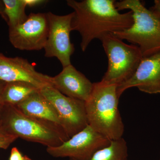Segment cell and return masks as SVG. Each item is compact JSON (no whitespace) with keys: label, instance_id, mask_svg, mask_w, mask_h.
<instances>
[{"label":"cell","instance_id":"e0dca14e","mask_svg":"<svg viewBox=\"0 0 160 160\" xmlns=\"http://www.w3.org/2000/svg\"><path fill=\"white\" fill-rule=\"evenodd\" d=\"M18 138L0 129V149H7Z\"/></svg>","mask_w":160,"mask_h":160},{"label":"cell","instance_id":"ffe728a7","mask_svg":"<svg viewBox=\"0 0 160 160\" xmlns=\"http://www.w3.org/2000/svg\"><path fill=\"white\" fill-rule=\"evenodd\" d=\"M26 6L29 7H34L42 6L47 2V1L44 0H24Z\"/></svg>","mask_w":160,"mask_h":160},{"label":"cell","instance_id":"8992f818","mask_svg":"<svg viewBox=\"0 0 160 160\" xmlns=\"http://www.w3.org/2000/svg\"><path fill=\"white\" fill-rule=\"evenodd\" d=\"M40 92L53 106L61 127L69 138L89 125L85 102L66 96L52 86L43 87Z\"/></svg>","mask_w":160,"mask_h":160},{"label":"cell","instance_id":"d6986e66","mask_svg":"<svg viewBox=\"0 0 160 160\" xmlns=\"http://www.w3.org/2000/svg\"><path fill=\"white\" fill-rule=\"evenodd\" d=\"M160 21V0H155L154 5L149 9Z\"/></svg>","mask_w":160,"mask_h":160},{"label":"cell","instance_id":"8fae6325","mask_svg":"<svg viewBox=\"0 0 160 160\" xmlns=\"http://www.w3.org/2000/svg\"><path fill=\"white\" fill-rule=\"evenodd\" d=\"M134 87L149 94L160 93V52L143 58L133 76L117 86L119 98L126 90Z\"/></svg>","mask_w":160,"mask_h":160},{"label":"cell","instance_id":"603a6c76","mask_svg":"<svg viewBox=\"0 0 160 160\" xmlns=\"http://www.w3.org/2000/svg\"><path fill=\"white\" fill-rule=\"evenodd\" d=\"M32 160L30 158H29V157H28L26 156H24V160Z\"/></svg>","mask_w":160,"mask_h":160},{"label":"cell","instance_id":"5b68a950","mask_svg":"<svg viewBox=\"0 0 160 160\" xmlns=\"http://www.w3.org/2000/svg\"><path fill=\"white\" fill-rule=\"evenodd\" d=\"M108 59L107 71L101 81L117 86L134 74L143 56L137 46L128 45L113 34L100 40Z\"/></svg>","mask_w":160,"mask_h":160},{"label":"cell","instance_id":"7402d4cb","mask_svg":"<svg viewBox=\"0 0 160 160\" xmlns=\"http://www.w3.org/2000/svg\"><path fill=\"white\" fill-rule=\"evenodd\" d=\"M4 5L2 1H0V15L4 18Z\"/></svg>","mask_w":160,"mask_h":160},{"label":"cell","instance_id":"6da1fadb","mask_svg":"<svg viewBox=\"0 0 160 160\" xmlns=\"http://www.w3.org/2000/svg\"><path fill=\"white\" fill-rule=\"evenodd\" d=\"M114 0H68V6L73 9L72 31L81 36L80 44L85 52L95 39L101 40L105 36L128 29L133 20L131 11L119 12Z\"/></svg>","mask_w":160,"mask_h":160},{"label":"cell","instance_id":"7a4b0ae2","mask_svg":"<svg viewBox=\"0 0 160 160\" xmlns=\"http://www.w3.org/2000/svg\"><path fill=\"white\" fill-rule=\"evenodd\" d=\"M119 99L117 86L101 81L93 83L91 95L85 102L89 125L111 141L121 138L124 132Z\"/></svg>","mask_w":160,"mask_h":160},{"label":"cell","instance_id":"52a82bcc","mask_svg":"<svg viewBox=\"0 0 160 160\" xmlns=\"http://www.w3.org/2000/svg\"><path fill=\"white\" fill-rule=\"evenodd\" d=\"M46 13L49 32L44 48L45 56L57 58L64 68L71 65V57L75 51L74 45L70 38L73 13L62 16L50 12Z\"/></svg>","mask_w":160,"mask_h":160},{"label":"cell","instance_id":"9c48e42d","mask_svg":"<svg viewBox=\"0 0 160 160\" xmlns=\"http://www.w3.org/2000/svg\"><path fill=\"white\" fill-rule=\"evenodd\" d=\"M49 32L46 13H31L25 22L9 28V40L20 50L34 51L44 49Z\"/></svg>","mask_w":160,"mask_h":160},{"label":"cell","instance_id":"30bf717a","mask_svg":"<svg viewBox=\"0 0 160 160\" xmlns=\"http://www.w3.org/2000/svg\"><path fill=\"white\" fill-rule=\"evenodd\" d=\"M0 80L5 82H22L41 89L52 86V77L38 72L33 64L22 58H9L0 53Z\"/></svg>","mask_w":160,"mask_h":160},{"label":"cell","instance_id":"ba28073f","mask_svg":"<svg viewBox=\"0 0 160 160\" xmlns=\"http://www.w3.org/2000/svg\"><path fill=\"white\" fill-rule=\"evenodd\" d=\"M111 141L88 125L60 146L47 147L46 151L54 158L89 160L98 150L109 146Z\"/></svg>","mask_w":160,"mask_h":160},{"label":"cell","instance_id":"3957f363","mask_svg":"<svg viewBox=\"0 0 160 160\" xmlns=\"http://www.w3.org/2000/svg\"><path fill=\"white\" fill-rule=\"evenodd\" d=\"M0 129L18 138L47 147L60 146L69 139L60 126L26 115L13 105H4Z\"/></svg>","mask_w":160,"mask_h":160},{"label":"cell","instance_id":"5bb4252c","mask_svg":"<svg viewBox=\"0 0 160 160\" xmlns=\"http://www.w3.org/2000/svg\"><path fill=\"white\" fill-rule=\"evenodd\" d=\"M40 89L30 83L22 82H6L1 95L3 105L16 106Z\"/></svg>","mask_w":160,"mask_h":160},{"label":"cell","instance_id":"44dd1931","mask_svg":"<svg viewBox=\"0 0 160 160\" xmlns=\"http://www.w3.org/2000/svg\"><path fill=\"white\" fill-rule=\"evenodd\" d=\"M5 84H6L5 82H3V81L0 80V125H1V116H2V110L3 106H4V105H3V103H2V101H1V95Z\"/></svg>","mask_w":160,"mask_h":160},{"label":"cell","instance_id":"cb8c5ba5","mask_svg":"<svg viewBox=\"0 0 160 160\" xmlns=\"http://www.w3.org/2000/svg\"><path fill=\"white\" fill-rule=\"evenodd\" d=\"M159 160H160V159Z\"/></svg>","mask_w":160,"mask_h":160},{"label":"cell","instance_id":"9a60e30c","mask_svg":"<svg viewBox=\"0 0 160 160\" xmlns=\"http://www.w3.org/2000/svg\"><path fill=\"white\" fill-rule=\"evenodd\" d=\"M4 5V19L9 28L25 22L28 18L26 14V6L24 0H3Z\"/></svg>","mask_w":160,"mask_h":160},{"label":"cell","instance_id":"7c38bea8","mask_svg":"<svg viewBox=\"0 0 160 160\" xmlns=\"http://www.w3.org/2000/svg\"><path fill=\"white\" fill-rule=\"evenodd\" d=\"M52 86L62 94L86 102L92 91L93 83L72 64L52 77Z\"/></svg>","mask_w":160,"mask_h":160},{"label":"cell","instance_id":"2e32d148","mask_svg":"<svg viewBox=\"0 0 160 160\" xmlns=\"http://www.w3.org/2000/svg\"><path fill=\"white\" fill-rule=\"evenodd\" d=\"M128 156L127 144L122 138L111 141L109 146L98 150L89 160H126Z\"/></svg>","mask_w":160,"mask_h":160},{"label":"cell","instance_id":"4fadbf2b","mask_svg":"<svg viewBox=\"0 0 160 160\" xmlns=\"http://www.w3.org/2000/svg\"><path fill=\"white\" fill-rule=\"evenodd\" d=\"M15 106L26 115L50 122L61 127L57 113L53 106L42 94L40 90Z\"/></svg>","mask_w":160,"mask_h":160},{"label":"cell","instance_id":"277c9868","mask_svg":"<svg viewBox=\"0 0 160 160\" xmlns=\"http://www.w3.org/2000/svg\"><path fill=\"white\" fill-rule=\"evenodd\" d=\"M118 10L129 9L133 23L128 29L114 32L120 39L137 46L146 58L160 52V21L139 0H122L115 3Z\"/></svg>","mask_w":160,"mask_h":160},{"label":"cell","instance_id":"ac0fdd59","mask_svg":"<svg viewBox=\"0 0 160 160\" xmlns=\"http://www.w3.org/2000/svg\"><path fill=\"white\" fill-rule=\"evenodd\" d=\"M24 158V156H23L17 148L13 147L12 148L9 160H23Z\"/></svg>","mask_w":160,"mask_h":160}]
</instances>
